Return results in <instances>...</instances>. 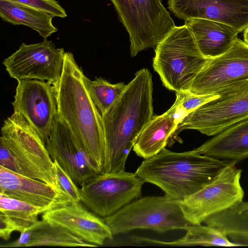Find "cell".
I'll return each instance as SVG.
<instances>
[{
    "label": "cell",
    "instance_id": "19",
    "mask_svg": "<svg viewBox=\"0 0 248 248\" xmlns=\"http://www.w3.org/2000/svg\"><path fill=\"white\" fill-rule=\"evenodd\" d=\"M198 153L237 163L248 157V118L215 135L195 149Z\"/></svg>",
    "mask_w": 248,
    "mask_h": 248
},
{
    "label": "cell",
    "instance_id": "16",
    "mask_svg": "<svg viewBox=\"0 0 248 248\" xmlns=\"http://www.w3.org/2000/svg\"><path fill=\"white\" fill-rule=\"evenodd\" d=\"M43 220L63 228L85 242L102 245L113 234L103 218L81 202H71L44 212Z\"/></svg>",
    "mask_w": 248,
    "mask_h": 248
},
{
    "label": "cell",
    "instance_id": "9",
    "mask_svg": "<svg viewBox=\"0 0 248 248\" xmlns=\"http://www.w3.org/2000/svg\"><path fill=\"white\" fill-rule=\"evenodd\" d=\"M144 182L125 170L96 174L80 186L81 202L98 217H107L139 199Z\"/></svg>",
    "mask_w": 248,
    "mask_h": 248
},
{
    "label": "cell",
    "instance_id": "8",
    "mask_svg": "<svg viewBox=\"0 0 248 248\" xmlns=\"http://www.w3.org/2000/svg\"><path fill=\"white\" fill-rule=\"evenodd\" d=\"M218 96L188 113L179 123L177 135L185 129H194L214 136L248 118V79L216 93Z\"/></svg>",
    "mask_w": 248,
    "mask_h": 248
},
{
    "label": "cell",
    "instance_id": "18",
    "mask_svg": "<svg viewBox=\"0 0 248 248\" xmlns=\"http://www.w3.org/2000/svg\"><path fill=\"white\" fill-rule=\"evenodd\" d=\"M187 115L176 98L173 105L163 114L153 116L137 138L133 149L144 159L160 152L168 143L179 123Z\"/></svg>",
    "mask_w": 248,
    "mask_h": 248
},
{
    "label": "cell",
    "instance_id": "11",
    "mask_svg": "<svg viewBox=\"0 0 248 248\" xmlns=\"http://www.w3.org/2000/svg\"><path fill=\"white\" fill-rule=\"evenodd\" d=\"M65 53L63 48H57L51 41L44 39L40 43H22L2 64L10 77L17 81L36 79L53 86L61 77Z\"/></svg>",
    "mask_w": 248,
    "mask_h": 248
},
{
    "label": "cell",
    "instance_id": "1",
    "mask_svg": "<svg viewBox=\"0 0 248 248\" xmlns=\"http://www.w3.org/2000/svg\"><path fill=\"white\" fill-rule=\"evenodd\" d=\"M153 83L147 68L137 72L114 105L102 116L105 158L102 172L125 170L134 143L153 117Z\"/></svg>",
    "mask_w": 248,
    "mask_h": 248
},
{
    "label": "cell",
    "instance_id": "3",
    "mask_svg": "<svg viewBox=\"0 0 248 248\" xmlns=\"http://www.w3.org/2000/svg\"><path fill=\"white\" fill-rule=\"evenodd\" d=\"M233 161L202 155L195 149L176 153L164 148L145 159L135 173L160 188L170 198L180 201L211 183Z\"/></svg>",
    "mask_w": 248,
    "mask_h": 248
},
{
    "label": "cell",
    "instance_id": "2",
    "mask_svg": "<svg viewBox=\"0 0 248 248\" xmlns=\"http://www.w3.org/2000/svg\"><path fill=\"white\" fill-rule=\"evenodd\" d=\"M88 78L73 54L66 52L61 77L53 87L59 116L79 139L102 172L105 158L103 123L92 100Z\"/></svg>",
    "mask_w": 248,
    "mask_h": 248
},
{
    "label": "cell",
    "instance_id": "29",
    "mask_svg": "<svg viewBox=\"0 0 248 248\" xmlns=\"http://www.w3.org/2000/svg\"><path fill=\"white\" fill-rule=\"evenodd\" d=\"M243 38L245 43L248 45V27L244 31Z\"/></svg>",
    "mask_w": 248,
    "mask_h": 248
},
{
    "label": "cell",
    "instance_id": "20",
    "mask_svg": "<svg viewBox=\"0 0 248 248\" xmlns=\"http://www.w3.org/2000/svg\"><path fill=\"white\" fill-rule=\"evenodd\" d=\"M185 25L192 33L202 54L208 59L227 52L239 33L230 26L211 20L194 19L185 22Z\"/></svg>",
    "mask_w": 248,
    "mask_h": 248
},
{
    "label": "cell",
    "instance_id": "17",
    "mask_svg": "<svg viewBox=\"0 0 248 248\" xmlns=\"http://www.w3.org/2000/svg\"><path fill=\"white\" fill-rule=\"evenodd\" d=\"M0 193L46 211L71 203L62 191L0 166Z\"/></svg>",
    "mask_w": 248,
    "mask_h": 248
},
{
    "label": "cell",
    "instance_id": "10",
    "mask_svg": "<svg viewBox=\"0 0 248 248\" xmlns=\"http://www.w3.org/2000/svg\"><path fill=\"white\" fill-rule=\"evenodd\" d=\"M233 161L200 190L179 202L186 219L201 224L210 216L243 201L244 192L240 179L242 170Z\"/></svg>",
    "mask_w": 248,
    "mask_h": 248
},
{
    "label": "cell",
    "instance_id": "27",
    "mask_svg": "<svg viewBox=\"0 0 248 248\" xmlns=\"http://www.w3.org/2000/svg\"><path fill=\"white\" fill-rule=\"evenodd\" d=\"M176 95L181 107L187 115L200 106L218 96L216 93L206 95H197L189 91L176 93Z\"/></svg>",
    "mask_w": 248,
    "mask_h": 248
},
{
    "label": "cell",
    "instance_id": "21",
    "mask_svg": "<svg viewBox=\"0 0 248 248\" xmlns=\"http://www.w3.org/2000/svg\"><path fill=\"white\" fill-rule=\"evenodd\" d=\"M34 246L86 247L97 246L85 242L68 231L48 221L38 220L32 226L21 233L19 238L0 246L1 248Z\"/></svg>",
    "mask_w": 248,
    "mask_h": 248
},
{
    "label": "cell",
    "instance_id": "15",
    "mask_svg": "<svg viewBox=\"0 0 248 248\" xmlns=\"http://www.w3.org/2000/svg\"><path fill=\"white\" fill-rule=\"evenodd\" d=\"M174 15L185 22L211 20L231 26L239 33L248 27V0H168Z\"/></svg>",
    "mask_w": 248,
    "mask_h": 248
},
{
    "label": "cell",
    "instance_id": "24",
    "mask_svg": "<svg viewBox=\"0 0 248 248\" xmlns=\"http://www.w3.org/2000/svg\"><path fill=\"white\" fill-rule=\"evenodd\" d=\"M186 231V233L183 237L171 242L135 235L132 236L131 239L139 244H154L171 246H242L239 244L232 242L224 233L212 226L193 224Z\"/></svg>",
    "mask_w": 248,
    "mask_h": 248
},
{
    "label": "cell",
    "instance_id": "13",
    "mask_svg": "<svg viewBox=\"0 0 248 248\" xmlns=\"http://www.w3.org/2000/svg\"><path fill=\"white\" fill-rule=\"evenodd\" d=\"M45 145L52 160L58 162L77 186L101 173L81 141L57 113Z\"/></svg>",
    "mask_w": 248,
    "mask_h": 248
},
{
    "label": "cell",
    "instance_id": "28",
    "mask_svg": "<svg viewBox=\"0 0 248 248\" xmlns=\"http://www.w3.org/2000/svg\"><path fill=\"white\" fill-rule=\"evenodd\" d=\"M24 4L45 12L54 17H66L65 10L56 0H10Z\"/></svg>",
    "mask_w": 248,
    "mask_h": 248
},
{
    "label": "cell",
    "instance_id": "22",
    "mask_svg": "<svg viewBox=\"0 0 248 248\" xmlns=\"http://www.w3.org/2000/svg\"><path fill=\"white\" fill-rule=\"evenodd\" d=\"M45 212L44 208L0 193V237L8 240L14 232H24Z\"/></svg>",
    "mask_w": 248,
    "mask_h": 248
},
{
    "label": "cell",
    "instance_id": "23",
    "mask_svg": "<svg viewBox=\"0 0 248 248\" xmlns=\"http://www.w3.org/2000/svg\"><path fill=\"white\" fill-rule=\"evenodd\" d=\"M0 16L8 23L24 25L37 31L44 39L58 31L51 15L10 0H0Z\"/></svg>",
    "mask_w": 248,
    "mask_h": 248
},
{
    "label": "cell",
    "instance_id": "25",
    "mask_svg": "<svg viewBox=\"0 0 248 248\" xmlns=\"http://www.w3.org/2000/svg\"><path fill=\"white\" fill-rule=\"evenodd\" d=\"M88 88L92 100L102 116L116 103L126 84L123 82L113 84L100 77L87 79Z\"/></svg>",
    "mask_w": 248,
    "mask_h": 248
},
{
    "label": "cell",
    "instance_id": "5",
    "mask_svg": "<svg viewBox=\"0 0 248 248\" xmlns=\"http://www.w3.org/2000/svg\"><path fill=\"white\" fill-rule=\"evenodd\" d=\"M153 66L163 85L175 93L189 91L209 59L201 52L186 25L174 27L155 48Z\"/></svg>",
    "mask_w": 248,
    "mask_h": 248
},
{
    "label": "cell",
    "instance_id": "6",
    "mask_svg": "<svg viewBox=\"0 0 248 248\" xmlns=\"http://www.w3.org/2000/svg\"><path fill=\"white\" fill-rule=\"evenodd\" d=\"M113 235L136 229L158 232L186 230L192 224L185 217L179 201L165 195L136 199L111 216L102 218Z\"/></svg>",
    "mask_w": 248,
    "mask_h": 248
},
{
    "label": "cell",
    "instance_id": "26",
    "mask_svg": "<svg viewBox=\"0 0 248 248\" xmlns=\"http://www.w3.org/2000/svg\"><path fill=\"white\" fill-rule=\"evenodd\" d=\"M59 186L71 202H81L79 188L56 160L53 161Z\"/></svg>",
    "mask_w": 248,
    "mask_h": 248
},
{
    "label": "cell",
    "instance_id": "12",
    "mask_svg": "<svg viewBox=\"0 0 248 248\" xmlns=\"http://www.w3.org/2000/svg\"><path fill=\"white\" fill-rule=\"evenodd\" d=\"M248 79V45L237 37L223 54L209 59L195 77L189 92L197 95L215 93Z\"/></svg>",
    "mask_w": 248,
    "mask_h": 248
},
{
    "label": "cell",
    "instance_id": "14",
    "mask_svg": "<svg viewBox=\"0 0 248 248\" xmlns=\"http://www.w3.org/2000/svg\"><path fill=\"white\" fill-rule=\"evenodd\" d=\"M14 112L21 114L45 143L57 113L53 86L36 79L18 81Z\"/></svg>",
    "mask_w": 248,
    "mask_h": 248
},
{
    "label": "cell",
    "instance_id": "7",
    "mask_svg": "<svg viewBox=\"0 0 248 248\" xmlns=\"http://www.w3.org/2000/svg\"><path fill=\"white\" fill-rule=\"evenodd\" d=\"M110 0L128 33L132 57L155 48L175 26L162 0Z\"/></svg>",
    "mask_w": 248,
    "mask_h": 248
},
{
    "label": "cell",
    "instance_id": "4",
    "mask_svg": "<svg viewBox=\"0 0 248 248\" xmlns=\"http://www.w3.org/2000/svg\"><path fill=\"white\" fill-rule=\"evenodd\" d=\"M0 166L62 191L59 186L53 161L45 143L18 112H14L4 120L1 127Z\"/></svg>",
    "mask_w": 248,
    "mask_h": 248
}]
</instances>
